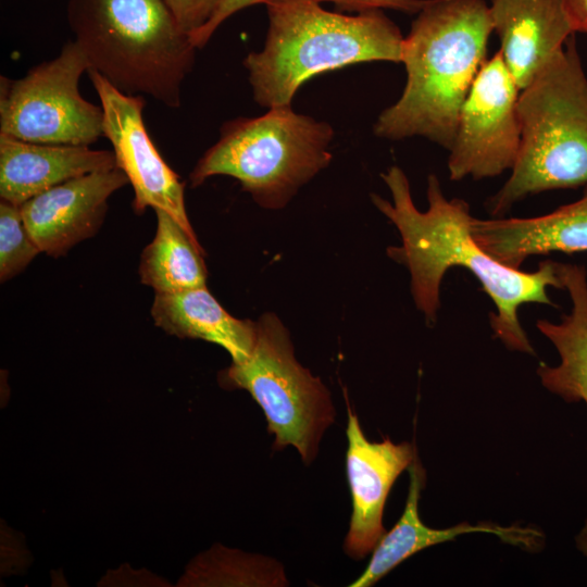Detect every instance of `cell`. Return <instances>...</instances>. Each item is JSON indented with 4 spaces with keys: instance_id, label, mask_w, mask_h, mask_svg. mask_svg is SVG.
I'll use <instances>...</instances> for the list:
<instances>
[{
    "instance_id": "obj_11",
    "label": "cell",
    "mask_w": 587,
    "mask_h": 587,
    "mask_svg": "<svg viewBox=\"0 0 587 587\" xmlns=\"http://www.w3.org/2000/svg\"><path fill=\"white\" fill-rule=\"evenodd\" d=\"M347 476L352 498V514L345 539V551L361 559L374 550L385 535L384 507L397 477L415 459L409 442L394 444L366 439L358 416L348 403Z\"/></svg>"
},
{
    "instance_id": "obj_24",
    "label": "cell",
    "mask_w": 587,
    "mask_h": 587,
    "mask_svg": "<svg viewBox=\"0 0 587 587\" xmlns=\"http://www.w3.org/2000/svg\"><path fill=\"white\" fill-rule=\"evenodd\" d=\"M574 32L587 34V0H562Z\"/></svg>"
},
{
    "instance_id": "obj_13",
    "label": "cell",
    "mask_w": 587,
    "mask_h": 587,
    "mask_svg": "<svg viewBox=\"0 0 587 587\" xmlns=\"http://www.w3.org/2000/svg\"><path fill=\"white\" fill-rule=\"evenodd\" d=\"M501 57L522 90L575 33L562 0H490Z\"/></svg>"
},
{
    "instance_id": "obj_7",
    "label": "cell",
    "mask_w": 587,
    "mask_h": 587,
    "mask_svg": "<svg viewBox=\"0 0 587 587\" xmlns=\"http://www.w3.org/2000/svg\"><path fill=\"white\" fill-rule=\"evenodd\" d=\"M220 380L251 395L264 412L276 449L292 446L304 463L313 461L335 409L321 379L296 360L289 332L275 313L260 316L251 354L232 362Z\"/></svg>"
},
{
    "instance_id": "obj_22",
    "label": "cell",
    "mask_w": 587,
    "mask_h": 587,
    "mask_svg": "<svg viewBox=\"0 0 587 587\" xmlns=\"http://www.w3.org/2000/svg\"><path fill=\"white\" fill-rule=\"evenodd\" d=\"M267 0H218L209 21L190 35L191 42L197 49L203 48L217 27L229 16L248 7L265 3Z\"/></svg>"
},
{
    "instance_id": "obj_3",
    "label": "cell",
    "mask_w": 587,
    "mask_h": 587,
    "mask_svg": "<svg viewBox=\"0 0 587 587\" xmlns=\"http://www.w3.org/2000/svg\"><path fill=\"white\" fill-rule=\"evenodd\" d=\"M263 49L243 65L262 107L291 105L313 76L362 62H401L404 37L380 9L355 15L329 12L313 0H267Z\"/></svg>"
},
{
    "instance_id": "obj_21",
    "label": "cell",
    "mask_w": 587,
    "mask_h": 587,
    "mask_svg": "<svg viewBox=\"0 0 587 587\" xmlns=\"http://www.w3.org/2000/svg\"><path fill=\"white\" fill-rule=\"evenodd\" d=\"M184 32L193 34L212 15L218 0H164Z\"/></svg>"
},
{
    "instance_id": "obj_2",
    "label": "cell",
    "mask_w": 587,
    "mask_h": 587,
    "mask_svg": "<svg viewBox=\"0 0 587 587\" xmlns=\"http://www.w3.org/2000/svg\"><path fill=\"white\" fill-rule=\"evenodd\" d=\"M492 30L484 0H429L404 38L402 95L379 114L375 135L392 140L422 136L449 150Z\"/></svg>"
},
{
    "instance_id": "obj_20",
    "label": "cell",
    "mask_w": 587,
    "mask_h": 587,
    "mask_svg": "<svg viewBox=\"0 0 587 587\" xmlns=\"http://www.w3.org/2000/svg\"><path fill=\"white\" fill-rule=\"evenodd\" d=\"M41 252L30 236L21 207L0 203V279L5 282L21 273Z\"/></svg>"
},
{
    "instance_id": "obj_16",
    "label": "cell",
    "mask_w": 587,
    "mask_h": 587,
    "mask_svg": "<svg viewBox=\"0 0 587 587\" xmlns=\"http://www.w3.org/2000/svg\"><path fill=\"white\" fill-rule=\"evenodd\" d=\"M409 491L405 508L396 525L380 538L373 550L370 563L351 587H369L377 583L394 567L414 553L430 546L453 540L467 533H489L504 542L523 549H537L544 540L540 532L520 526H500L492 523L471 525L461 523L449 528L426 526L419 515V500L425 483V471L415 459L409 466Z\"/></svg>"
},
{
    "instance_id": "obj_1",
    "label": "cell",
    "mask_w": 587,
    "mask_h": 587,
    "mask_svg": "<svg viewBox=\"0 0 587 587\" xmlns=\"http://www.w3.org/2000/svg\"><path fill=\"white\" fill-rule=\"evenodd\" d=\"M382 178L392 201L375 193L371 199L401 237V245L388 247L387 255L408 268L414 303L426 322H436L447 271L462 266L479 280L496 305V313L490 314L495 337L510 350L534 354L517 311L527 303L554 305L548 288L563 289L558 262L545 260L535 272H524L495 259L472 234L469 203L459 198L447 199L434 174L427 178L425 212L414 205L409 179L399 166L389 167Z\"/></svg>"
},
{
    "instance_id": "obj_19",
    "label": "cell",
    "mask_w": 587,
    "mask_h": 587,
    "mask_svg": "<svg viewBox=\"0 0 587 587\" xmlns=\"http://www.w3.org/2000/svg\"><path fill=\"white\" fill-rule=\"evenodd\" d=\"M153 240L143 249L139 264L141 283L155 294H175L204 287V250L166 211L155 209Z\"/></svg>"
},
{
    "instance_id": "obj_6",
    "label": "cell",
    "mask_w": 587,
    "mask_h": 587,
    "mask_svg": "<svg viewBox=\"0 0 587 587\" xmlns=\"http://www.w3.org/2000/svg\"><path fill=\"white\" fill-rule=\"evenodd\" d=\"M332 126L274 107L255 117H236L199 159L189 180L198 187L215 175L237 179L262 208H285L298 190L332 161Z\"/></svg>"
},
{
    "instance_id": "obj_10",
    "label": "cell",
    "mask_w": 587,
    "mask_h": 587,
    "mask_svg": "<svg viewBox=\"0 0 587 587\" xmlns=\"http://www.w3.org/2000/svg\"><path fill=\"white\" fill-rule=\"evenodd\" d=\"M87 74L103 111V136L113 147L116 166L133 186L134 211L164 210L198 241L186 212L185 184L163 160L145 126V98L120 91L93 70Z\"/></svg>"
},
{
    "instance_id": "obj_18",
    "label": "cell",
    "mask_w": 587,
    "mask_h": 587,
    "mask_svg": "<svg viewBox=\"0 0 587 587\" xmlns=\"http://www.w3.org/2000/svg\"><path fill=\"white\" fill-rule=\"evenodd\" d=\"M151 316L154 324L170 335L221 346L233 363L245 361L257 339V321L230 315L207 286L175 294H155Z\"/></svg>"
},
{
    "instance_id": "obj_9",
    "label": "cell",
    "mask_w": 587,
    "mask_h": 587,
    "mask_svg": "<svg viewBox=\"0 0 587 587\" xmlns=\"http://www.w3.org/2000/svg\"><path fill=\"white\" fill-rule=\"evenodd\" d=\"M520 92L500 51L484 62L462 104L449 149L450 179H482L512 170L521 143Z\"/></svg>"
},
{
    "instance_id": "obj_14",
    "label": "cell",
    "mask_w": 587,
    "mask_h": 587,
    "mask_svg": "<svg viewBox=\"0 0 587 587\" xmlns=\"http://www.w3.org/2000/svg\"><path fill=\"white\" fill-rule=\"evenodd\" d=\"M478 245L501 263L520 268L530 255L587 252V185L575 202L536 217H473Z\"/></svg>"
},
{
    "instance_id": "obj_15",
    "label": "cell",
    "mask_w": 587,
    "mask_h": 587,
    "mask_svg": "<svg viewBox=\"0 0 587 587\" xmlns=\"http://www.w3.org/2000/svg\"><path fill=\"white\" fill-rule=\"evenodd\" d=\"M115 167L112 151L28 142L0 134V197L20 207L64 182Z\"/></svg>"
},
{
    "instance_id": "obj_17",
    "label": "cell",
    "mask_w": 587,
    "mask_h": 587,
    "mask_svg": "<svg viewBox=\"0 0 587 587\" xmlns=\"http://www.w3.org/2000/svg\"><path fill=\"white\" fill-rule=\"evenodd\" d=\"M558 271L571 310L558 323L537 321V328L560 355L558 365L540 363L537 373L549 391L566 402L587 405V271L583 265L559 262Z\"/></svg>"
},
{
    "instance_id": "obj_8",
    "label": "cell",
    "mask_w": 587,
    "mask_h": 587,
    "mask_svg": "<svg viewBox=\"0 0 587 587\" xmlns=\"http://www.w3.org/2000/svg\"><path fill=\"white\" fill-rule=\"evenodd\" d=\"M89 63L75 40L18 79L0 77V134L37 143L90 146L103 136V111L78 90Z\"/></svg>"
},
{
    "instance_id": "obj_12",
    "label": "cell",
    "mask_w": 587,
    "mask_h": 587,
    "mask_svg": "<svg viewBox=\"0 0 587 587\" xmlns=\"http://www.w3.org/2000/svg\"><path fill=\"white\" fill-rule=\"evenodd\" d=\"M128 183L118 167L89 173L29 199L22 216L40 251L58 258L99 230L109 198Z\"/></svg>"
},
{
    "instance_id": "obj_23",
    "label": "cell",
    "mask_w": 587,
    "mask_h": 587,
    "mask_svg": "<svg viewBox=\"0 0 587 587\" xmlns=\"http://www.w3.org/2000/svg\"><path fill=\"white\" fill-rule=\"evenodd\" d=\"M317 3L332 2L340 11L363 12L375 9H391L408 14H417L429 0H313Z\"/></svg>"
},
{
    "instance_id": "obj_25",
    "label": "cell",
    "mask_w": 587,
    "mask_h": 587,
    "mask_svg": "<svg viewBox=\"0 0 587 587\" xmlns=\"http://www.w3.org/2000/svg\"><path fill=\"white\" fill-rule=\"evenodd\" d=\"M575 542L577 549L587 557V519L578 534L575 537Z\"/></svg>"
},
{
    "instance_id": "obj_4",
    "label": "cell",
    "mask_w": 587,
    "mask_h": 587,
    "mask_svg": "<svg viewBox=\"0 0 587 587\" xmlns=\"http://www.w3.org/2000/svg\"><path fill=\"white\" fill-rule=\"evenodd\" d=\"M66 18L89 70L126 95L180 107L197 48L164 0H68Z\"/></svg>"
},
{
    "instance_id": "obj_5",
    "label": "cell",
    "mask_w": 587,
    "mask_h": 587,
    "mask_svg": "<svg viewBox=\"0 0 587 587\" xmlns=\"http://www.w3.org/2000/svg\"><path fill=\"white\" fill-rule=\"evenodd\" d=\"M517 110L519 154L487 201L496 217L527 196L587 185V77L574 38L521 90Z\"/></svg>"
}]
</instances>
